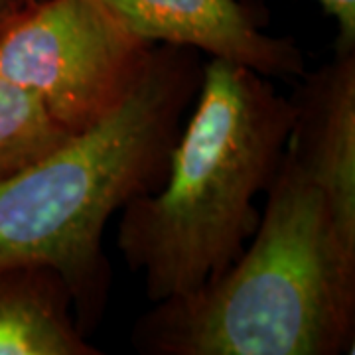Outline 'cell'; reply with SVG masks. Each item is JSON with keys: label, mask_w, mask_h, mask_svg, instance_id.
Listing matches in <instances>:
<instances>
[{"label": "cell", "mask_w": 355, "mask_h": 355, "mask_svg": "<svg viewBox=\"0 0 355 355\" xmlns=\"http://www.w3.org/2000/svg\"><path fill=\"white\" fill-rule=\"evenodd\" d=\"M286 153L322 190L336 229L355 247V48L298 77Z\"/></svg>", "instance_id": "obj_6"}, {"label": "cell", "mask_w": 355, "mask_h": 355, "mask_svg": "<svg viewBox=\"0 0 355 355\" xmlns=\"http://www.w3.org/2000/svg\"><path fill=\"white\" fill-rule=\"evenodd\" d=\"M292 116L272 79L217 58L203 64L162 186L125 205L116 229L119 253L153 304L200 288L245 251Z\"/></svg>", "instance_id": "obj_3"}, {"label": "cell", "mask_w": 355, "mask_h": 355, "mask_svg": "<svg viewBox=\"0 0 355 355\" xmlns=\"http://www.w3.org/2000/svg\"><path fill=\"white\" fill-rule=\"evenodd\" d=\"M28 2H34V0H0V28L6 24L20 8H24Z\"/></svg>", "instance_id": "obj_10"}, {"label": "cell", "mask_w": 355, "mask_h": 355, "mask_svg": "<svg viewBox=\"0 0 355 355\" xmlns=\"http://www.w3.org/2000/svg\"><path fill=\"white\" fill-rule=\"evenodd\" d=\"M202 76V51L158 44L142 83L113 116L0 182V270L55 268L85 338L99 328L113 288L105 227L162 186Z\"/></svg>", "instance_id": "obj_2"}, {"label": "cell", "mask_w": 355, "mask_h": 355, "mask_svg": "<svg viewBox=\"0 0 355 355\" xmlns=\"http://www.w3.org/2000/svg\"><path fill=\"white\" fill-rule=\"evenodd\" d=\"M77 326L73 296L48 265L0 270V355H99Z\"/></svg>", "instance_id": "obj_7"}, {"label": "cell", "mask_w": 355, "mask_h": 355, "mask_svg": "<svg viewBox=\"0 0 355 355\" xmlns=\"http://www.w3.org/2000/svg\"><path fill=\"white\" fill-rule=\"evenodd\" d=\"M338 24L336 48H355V0H316Z\"/></svg>", "instance_id": "obj_9"}, {"label": "cell", "mask_w": 355, "mask_h": 355, "mask_svg": "<svg viewBox=\"0 0 355 355\" xmlns=\"http://www.w3.org/2000/svg\"><path fill=\"white\" fill-rule=\"evenodd\" d=\"M26 89L0 76V182L69 139Z\"/></svg>", "instance_id": "obj_8"}, {"label": "cell", "mask_w": 355, "mask_h": 355, "mask_svg": "<svg viewBox=\"0 0 355 355\" xmlns=\"http://www.w3.org/2000/svg\"><path fill=\"white\" fill-rule=\"evenodd\" d=\"M237 261L154 302L130 343L144 355H340L355 340V247L322 190L284 150Z\"/></svg>", "instance_id": "obj_1"}, {"label": "cell", "mask_w": 355, "mask_h": 355, "mask_svg": "<svg viewBox=\"0 0 355 355\" xmlns=\"http://www.w3.org/2000/svg\"><path fill=\"white\" fill-rule=\"evenodd\" d=\"M156 46L101 0H34L0 28V76L32 93L73 137L130 99Z\"/></svg>", "instance_id": "obj_4"}, {"label": "cell", "mask_w": 355, "mask_h": 355, "mask_svg": "<svg viewBox=\"0 0 355 355\" xmlns=\"http://www.w3.org/2000/svg\"><path fill=\"white\" fill-rule=\"evenodd\" d=\"M153 44L184 46L209 58L245 65L268 79H298L302 48L265 32L266 10L257 0H101Z\"/></svg>", "instance_id": "obj_5"}]
</instances>
